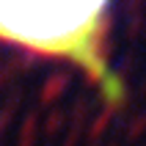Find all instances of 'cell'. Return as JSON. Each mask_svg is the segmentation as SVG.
I'll return each instance as SVG.
<instances>
[{
	"label": "cell",
	"mask_w": 146,
	"mask_h": 146,
	"mask_svg": "<svg viewBox=\"0 0 146 146\" xmlns=\"http://www.w3.org/2000/svg\"><path fill=\"white\" fill-rule=\"evenodd\" d=\"M108 6L110 0H0V39L77 64L108 102H119L121 83L102 55Z\"/></svg>",
	"instance_id": "6da1fadb"
}]
</instances>
